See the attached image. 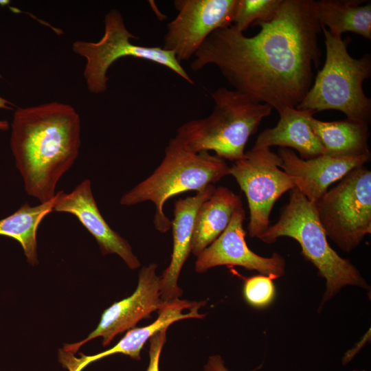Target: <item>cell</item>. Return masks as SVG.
<instances>
[{"label": "cell", "mask_w": 371, "mask_h": 371, "mask_svg": "<svg viewBox=\"0 0 371 371\" xmlns=\"http://www.w3.org/2000/svg\"><path fill=\"white\" fill-rule=\"evenodd\" d=\"M282 236L295 240L304 258L326 280V291L320 308L346 286L370 288L357 268L330 246L315 204L295 188L290 190L289 202L282 209L278 221L270 225L258 238L265 243H273Z\"/></svg>", "instance_id": "5b68a950"}, {"label": "cell", "mask_w": 371, "mask_h": 371, "mask_svg": "<svg viewBox=\"0 0 371 371\" xmlns=\"http://www.w3.org/2000/svg\"><path fill=\"white\" fill-rule=\"evenodd\" d=\"M214 103L207 117L190 120L175 137L194 153L214 151L224 160L245 157V146L272 108L238 90L220 87L212 93Z\"/></svg>", "instance_id": "3957f363"}, {"label": "cell", "mask_w": 371, "mask_h": 371, "mask_svg": "<svg viewBox=\"0 0 371 371\" xmlns=\"http://www.w3.org/2000/svg\"><path fill=\"white\" fill-rule=\"evenodd\" d=\"M80 132V115L68 104L50 102L15 110L10 148L29 196L41 203L54 197L59 180L78 157Z\"/></svg>", "instance_id": "7a4b0ae2"}, {"label": "cell", "mask_w": 371, "mask_h": 371, "mask_svg": "<svg viewBox=\"0 0 371 371\" xmlns=\"http://www.w3.org/2000/svg\"><path fill=\"white\" fill-rule=\"evenodd\" d=\"M240 203V197L229 188H215L197 210L191 240L192 254L197 257L223 232Z\"/></svg>", "instance_id": "e0dca14e"}, {"label": "cell", "mask_w": 371, "mask_h": 371, "mask_svg": "<svg viewBox=\"0 0 371 371\" xmlns=\"http://www.w3.org/2000/svg\"><path fill=\"white\" fill-rule=\"evenodd\" d=\"M326 46V60L317 71L313 84L297 109H311L315 113L337 110L346 118L369 124L371 100L364 93L363 83L371 76V56L366 54L359 58L348 51L349 38L332 34L322 26Z\"/></svg>", "instance_id": "8992f818"}, {"label": "cell", "mask_w": 371, "mask_h": 371, "mask_svg": "<svg viewBox=\"0 0 371 371\" xmlns=\"http://www.w3.org/2000/svg\"><path fill=\"white\" fill-rule=\"evenodd\" d=\"M225 160L209 152L194 153L175 137L165 149L158 167L146 179L124 194L120 203L131 206L146 201L155 205L153 224L161 233L171 227V221L164 213L166 202L179 194L203 190L229 175Z\"/></svg>", "instance_id": "277c9868"}, {"label": "cell", "mask_w": 371, "mask_h": 371, "mask_svg": "<svg viewBox=\"0 0 371 371\" xmlns=\"http://www.w3.org/2000/svg\"><path fill=\"white\" fill-rule=\"evenodd\" d=\"M275 286L270 277L258 275L245 280L243 295L245 300L251 306L262 308L269 305L275 296Z\"/></svg>", "instance_id": "603a6c76"}, {"label": "cell", "mask_w": 371, "mask_h": 371, "mask_svg": "<svg viewBox=\"0 0 371 371\" xmlns=\"http://www.w3.org/2000/svg\"><path fill=\"white\" fill-rule=\"evenodd\" d=\"M136 38L127 29L121 13L113 9L105 15L104 32L99 41L73 43V52L86 60L83 76L89 92L100 94L106 91L110 67L117 60L126 56L164 66L188 83L194 84L172 52L162 47L135 45L131 40Z\"/></svg>", "instance_id": "52a82bcc"}, {"label": "cell", "mask_w": 371, "mask_h": 371, "mask_svg": "<svg viewBox=\"0 0 371 371\" xmlns=\"http://www.w3.org/2000/svg\"><path fill=\"white\" fill-rule=\"evenodd\" d=\"M205 301H188L177 298L165 302L158 311L157 319L150 324L130 329L120 340L122 353L139 360L140 352L147 340L159 331L168 328L174 322L190 318L203 319L205 314L199 313Z\"/></svg>", "instance_id": "ffe728a7"}, {"label": "cell", "mask_w": 371, "mask_h": 371, "mask_svg": "<svg viewBox=\"0 0 371 371\" xmlns=\"http://www.w3.org/2000/svg\"><path fill=\"white\" fill-rule=\"evenodd\" d=\"M359 0L315 1L322 26L332 34L341 36L350 32L371 39V3Z\"/></svg>", "instance_id": "d6986e66"}, {"label": "cell", "mask_w": 371, "mask_h": 371, "mask_svg": "<svg viewBox=\"0 0 371 371\" xmlns=\"http://www.w3.org/2000/svg\"><path fill=\"white\" fill-rule=\"evenodd\" d=\"M277 154L281 160L280 168L291 177L295 188L313 203L330 185L370 160V155L338 157L326 155L306 160L289 148H280Z\"/></svg>", "instance_id": "5bb4252c"}, {"label": "cell", "mask_w": 371, "mask_h": 371, "mask_svg": "<svg viewBox=\"0 0 371 371\" xmlns=\"http://www.w3.org/2000/svg\"><path fill=\"white\" fill-rule=\"evenodd\" d=\"M13 106L12 102L0 96V109L12 110ZM9 128V123L6 120H0V131H7Z\"/></svg>", "instance_id": "484cf974"}, {"label": "cell", "mask_w": 371, "mask_h": 371, "mask_svg": "<svg viewBox=\"0 0 371 371\" xmlns=\"http://www.w3.org/2000/svg\"><path fill=\"white\" fill-rule=\"evenodd\" d=\"M314 204L327 238L350 252L371 234V171L353 169Z\"/></svg>", "instance_id": "ba28073f"}, {"label": "cell", "mask_w": 371, "mask_h": 371, "mask_svg": "<svg viewBox=\"0 0 371 371\" xmlns=\"http://www.w3.org/2000/svg\"><path fill=\"white\" fill-rule=\"evenodd\" d=\"M237 0H176V17L167 25L164 46L181 61L193 57L215 30L233 24Z\"/></svg>", "instance_id": "30bf717a"}, {"label": "cell", "mask_w": 371, "mask_h": 371, "mask_svg": "<svg viewBox=\"0 0 371 371\" xmlns=\"http://www.w3.org/2000/svg\"><path fill=\"white\" fill-rule=\"evenodd\" d=\"M215 188L213 184H210L194 196L179 199L174 203V217L171 221L172 252L168 267L160 276L161 297L164 302L179 298L182 295L177 282L182 267L191 253L195 216L199 206Z\"/></svg>", "instance_id": "9a60e30c"}, {"label": "cell", "mask_w": 371, "mask_h": 371, "mask_svg": "<svg viewBox=\"0 0 371 371\" xmlns=\"http://www.w3.org/2000/svg\"><path fill=\"white\" fill-rule=\"evenodd\" d=\"M53 211L69 213L77 218L95 238L103 255H118L131 269L140 266L126 240L104 220L94 199L89 179H85L70 192L59 191L54 196Z\"/></svg>", "instance_id": "4fadbf2b"}, {"label": "cell", "mask_w": 371, "mask_h": 371, "mask_svg": "<svg viewBox=\"0 0 371 371\" xmlns=\"http://www.w3.org/2000/svg\"><path fill=\"white\" fill-rule=\"evenodd\" d=\"M280 158L270 148L254 146L234 161L229 175L245 193L249 210L250 237L259 238L270 225V214L277 200L295 188L291 177L280 168Z\"/></svg>", "instance_id": "9c48e42d"}, {"label": "cell", "mask_w": 371, "mask_h": 371, "mask_svg": "<svg viewBox=\"0 0 371 371\" xmlns=\"http://www.w3.org/2000/svg\"><path fill=\"white\" fill-rule=\"evenodd\" d=\"M54 197L49 201L31 206L23 204L10 216L0 219V236L10 237L21 245L27 261L38 263L37 229L43 218L53 211Z\"/></svg>", "instance_id": "44dd1931"}, {"label": "cell", "mask_w": 371, "mask_h": 371, "mask_svg": "<svg viewBox=\"0 0 371 371\" xmlns=\"http://www.w3.org/2000/svg\"><path fill=\"white\" fill-rule=\"evenodd\" d=\"M279 120L273 128L262 131L254 146L280 148H293L300 157L310 159L324 155L322 144L312 129L310 120L315 112L311 109H297L284 106L277 110Z\"/></svg>", "instance_id": "2e32d148"}, {"label": "cell", "mask_w": 371, "mask_h": 371, "mask_svg": "<svg viewBox=\"0 0 371 371\" xmlns=\"http://www.w3.org/2000/svg\"><path fill=\"white\" fill-rule=\"evenodd\" d=\"M355 371H366V370H355Z\"/></svg>", "instance_id": "4316f807"}, {"label": "cell", "mask_w": 371, "mask_h": 371, "mask_svg": "<svg viewBox=\"0 0 371 371\" xmlns=\"http://www.w3.org/2000/svg\"><path fill=\"white\" fill-rule=\"evenodd\" d=\"M310 124L324 155L338 157L370 155L368 123L350 118L326 122L312 117Z\"/></svg>", "instance_id": "ac0fdd59"}, {"label": "cell", "mask_w": 371, "mask_h": 371, "mask_svg": "<svg viewBox=\"0 0 371 371\" xmlns=\"http://www.w3.org/2000/svg\"><path fill=\"white\" fill-rule=\"evenodd\" d=\"M166 331L167 329H163L150 338V362L146 371H159V358L166 341Z\"/></svg>", "instance_id": "cb8c5ba5"}, {"label": "cell", "mask_w": 371, "mask_h": 371, "mask_svg": "<svg viewBox=\"0 0 371 371\" xmlns=\"http://www.w3.org/2000/svg\"><path fill=\"white\" fill-rule=\"evenodd\" d=\"M157 267L155 263L143 267L133 293L104 310L98 326L87 338L65 344L62 349L75 354L83 344L99 337H102V346H106L116 335L131 329L142 319L150 317L153 312L158 311L165 302L161 297L160 276L156 274Z\"/></svg>", "instance_id": "8fae6325"}, {"label": "cell", "mask_w": 371, "mask_h": 371, "mask_svg": "<svg viewBox=\"0 0 371 371\" xmlns=\"http://www.w3.org/2000/svg\"><path fill=\"white\" fill-rule=\"evenodd\" d=\"M247 36L232 25L214 31L194 55L191 68L214 65L236 90L276 110L296 107L319 64L322 32L314 0H282L273 20Z\"/></svg>", "instance_id": "6da1fadb"}, {"label": "cell", "mask_w": 371, "mask_h": 371, "mask_svg": "<svg viewBox=\"0 0 371 371\" xmlns=\"http://www.w3.org/2000/svg\"><path fill=\"white\" fill-rule=\"evenodd\" d=\"M282 0H237L232 25L244 32L251 24L269 22L276 16Z\"/></svg>", "instance_id": "7402d4cb"}, {"label": "cell", "mask_w": 371, "mask_h": 371, "mask_svg": "<svg viewBox=\"0 0 371 371\" xmlns=\"http://www.w3.org/2000/svg\"><path fill=\"white\" fill-rule=\"evenodd\" d=\"M204 371H229L225 366L221 356H210L204 366Z\"/></svg>", "instance_id": "d4e9b609"}, {"label": "cell", "mask_w": 371, "mask_h": 371, "mask_svg": "<svg viewBox=\"0 0 371 371\" xmlns=\"http://www.w3.org/2000/svg\"><path fill=\"white\" fill-rule=\"evenodd\" d=\"M245 211L243 203L236 208L223 232L196 258L195 271L204 273L217 266H239L255 270L274 280L285 273L286 261L278 253L263 257L251 251L245 240L243 228Z\"/></svg>", "instance_id": "7c38bea8"}]
</instances>
